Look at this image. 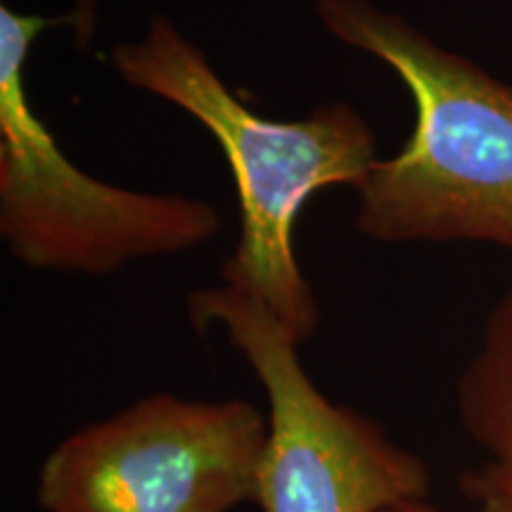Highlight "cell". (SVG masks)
I'll use <instances>...</instances> for the list:
<instances>
[{
	"instance_id": "cell-1",
	"label": "cell",
	"mask_w": 512,
	"mask_h": 512,
	"mask_svg": "<svg viewBox=\"0 0 512 512\" xmlns=\"http://www.w3.org/2000/svg\"><path fill=\"white\" fill-rule=\"evenodd\" d=\"M110 62L128 86L188 112L216 138L240 202V238L221 268L223 285L264 304L309 342L320 306L294 252V228L318 190L361 188L380 159L373 128L347 102L318 105L304 119L261 117L164 15L152 17L138 41L117 43Z\"/></svg>"
},
{
	"instance_id": "cell-4",
	"label": "cell",
	"mask_w": 512,
	"mask_h": 512,
	"mask_svg": "<svg viewBox=\"0 0 512 512\" xmlns=\"http://www.w3.org/2000/svg\"><path fill=\"white\" fill-rule=\"evenodd\" d=\"M188 313L200 332L223 328L266 394L261 512H384L430 498L425 458L320 392L299 356L302 342L264 304L221 283L192 292Z\"/></svg>"
},
{
	"instance_id": "cell-5",
	"label": "cell",
	"mask_w": 512,
	"mask_h": 512,
	"mask_svg": "<svg viewBox=\"0 0 512 512\" xmlns=\"http://www.w3.org/2000/svg\"><path fill=\"white\" fill-rule=\"evenodd\" d=\"M268 415L242 399L157 392L50 448L43 512H233L259 501Z\"/></svg>"
},
{
	"instance_id": "cell-6",
	"label": "cell",
	"mask_w": 512,
	"mask_h": 512,
	"mask_svg": "<svg viewBox=\"0 0 512 512\" xmlns=\"http://www.w3.org/2000/svg\"><path fill=\"white\" fill-rule=\"evenodd\" d=\"M458 420L486 453V465L512 472V290L484 320L479 347L456 389Z\"/></svg>"
},
{
	"instance_id": "cell-8",
	"label": "cell",
	"mask_w": 512,
	"mask_h": 512,
	"mask_svg": "<svg viewBox=\"0 0 512 512\" xmlns=\"http://www.w3.org/2000/svg\"><path fill=\"white\" fill-rule=\"evenodd\" d=\"M384 512H444L437 505L430 503V498L427 501H411V503H401V505H394V508H387Z\"/></svg>"
},
{
	"instance_id": "cell-7",
	"label": "cell",
	"mask_w": 512,
	"mask_h": 512,
	"mask_svg": "<svg viewBox=\"0 0 512 512\" xmlns=\"http://www.w3.org/2000/svg\"><path fill=\"white\" fill-rule=\"evenodd\" d=\"M460 494L477 512H512V472L482 463L460 475Z\"/></svg>"
},
{
	"instance_id": "cell-3",
	"label": "cell",
	"mask_w": 512,
	"mask_h": 512,
	"mask_svg": "<svg viewBox=\"0 0 512 512\" xmlns=\"http://www.w3.org/2000/svg\"><path fill=\"white\" fill-rule=\"evenodd\" d=\"M60 19L0 5V238L38 271L105 275L152 256L188 252L221 230L197 197L112 185L81 171L29 98L34 41Z\"/></svg>"
},
{
	"instance_id": "cell-2",
	"label": "cell",
	"mask_w": 512,
	"mask_h": 512,
	"mask_svg": "<svg viewBox=\"0 0 512 512\" xmlns=\"http://www.w3.org/2000/svg\"><path fill=\"white\" fill-rule=\"evenodd\" d=\"M316 15L339 43L387 64L415 105L411 138L356 190L358 233L512 252V83L370 0H318Z\"/></svg>"
}]
</instances>
